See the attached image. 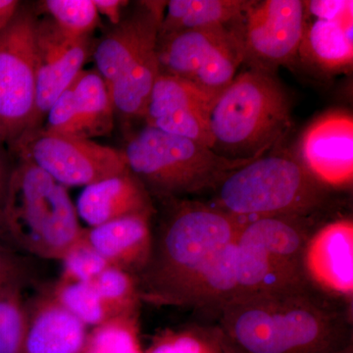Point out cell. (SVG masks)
Returning a JSON list of instances; mask_svg holds the SVG:
<instances>
[{
    "label": "cell",
    "instance_id": "obj_4",
    "mask_svg": "<svg viewBox=\"0 0 353 353\" xmlns=\"http://www.w3.org/2000/svg\"><path fill=\"white\" fill-rule=\"evenodd\" d=\"M2 209L8 241L39 259L61 260L85 230L67 188L21 158Z\"/></svg>",
    "mask_w": 353,
    "mask_h": 353
},
{
    "label": "cell",
    "instance_id": "obj_32",
    "mask_svg": "<svg viewBox=\"0 0 353 353\" xmlns=\"http://www.w3.org/2000/svg\"><path fill=\"white\" fill-rule=\"evenodd\" d=\"M46 117L48 123L43 129L46 131L62 136L78 137L73 83L53 102Z\"/></svg>",
    "mask_w": 353,
    "mask_h": 353
},
{
    "label": "cell",
    "instance_id": "obj_26",
    "mask_svg": "<svg viewBox=\"0 0 353 353\" xmlns=\"http://www.w3.org/2000/svg\"><path fill=\"white\" fill-rule=\"evenodd\" d=\"M50 289L58 303L88 328L113 319L92 282L59 279Z\"/></svg>",
    "mask_w": 353,
    "mask_h": 353
},
{
    "label": "cell",
    "instance_id": "obj_30",
    "mask_svg": "<svg viewBox=\"0 0 353 353\" xmlns=\"http://www.w3.org/2000/svg\"><path fill=\"white\" fill-rule=\"evenodd\" d=\"M41 6L50 19L72 38H88L99 22L92 0H46Z\"/></svg>",
    "mask_w": 353,
    "mask_h": 353
},
{
    "label": "cell",
    "instance_id": "obj_19",
    "mask_svg": "<svg viewBox=\"0 0 353 353\" xmlns=\"http://www.w3.org/2000/svg\"><path fill=\"white\" fill-rule=\"evenodd\" d=\"M152 217L145 214L126 216L85 229L83 236L110 266L136 278L152 254Z\"/></svg>",
    "mask_w": 353,
    "mask_h": 353
},
{
    "label": "cell",
    "instance_id": "obj_9",
    "mask_svg": "<svg viewBox=\"0 0 353 353\" xmlns=\"http://www.w3.org/2000/svg\"><path fill=\"white\" fill-rule=\"evenodd\" d=\"M160 73L196 83L218 95L243 63L240 41L228 26H211L158 39Z\"/></svg>",
    "mask_w": 353,
    "mask_h": 353
},
{
    "label": "cell",
    "instance_id": "obj_39",
    "mask_svg": "<svg viewBox=\"0 0 353 353\" xmlns=\"http://www.w3.org/2000/svg\"><path fill=\"white\" fill-rule=\"evenodd\" d=\"M334 353H353V347H350L345 348V350H340V352H336Z\"/></svg>",
    "mask_w": 353,
    "mask_h": 353
},
{
    "label": "cell",
    "instance_id": "obj_3",
    "mask_svg": "<svg viewBox=\"0 0 353 353\" xmlns=\"http://www.w3.org/2000/svg\"><path fill=\"white\" fill-rule=\"evenodd\" d=\"M290 123V101L276 74L248 69L216 97L209 127L213 148L229 159L263 157Z\"/></svg>",
    "mask_w": 353,
    "mask_h": 353
},
{
    "label": "cell",
    "instance_id": "obj_16",
    "mask_svg": "<svg viewBox=\"0 0 353 353\" xmlns=\"http://www.w3.org/2000/svg\"><path fill=\"white\" fill-rule=\"evenodd\" d=\"M304 270L314 289L352 306V218L331 221L313 231L304 252Z\"/></svg>",
    "mask_w": 353,
    "mask_h": 353
},
{
    "label": "cell",
    "instance_id": "obj_20",
    "mask_svg": "<svg viewBox=\"0 0 353 353\" xmlns=\"http://www.w3.org/2000/svg\"><path fill=\"white\" fill-rule=\"evenodd\" d=\"M76 209L90 228L126 216H153L154 212L150 192L130 171L85 187Z\"/></svg>",
    "mask_w": 353,
    "mask_h": 353
},
{
    "label": "cell",
    "instance_id": "obj_12",
    "mask_svg": "<svg viewBox=\"0 0 353 353\" xmlns=\"http://www.w3.org/2000/svg\"><path fill=\"white\" fill-rule=\"evenodd\" d=\"M305 20L299 57L326 74L348 72L353 65V1H304Z\"/></svg>",
    "mask_w": 353,
    "mask_h": 353
},
{
    "label": "cell",
    "instance_id": "obj_14",
    "mask_svg": "<svg viewBox=\"0 0 353 353\" xmlns=\"http://www.w3.org/2000/svg\"><path fill=\"white\" fill-rule=\"evenodd\" d=\"M296 157L330 190L347 189L353 181V118L331 111L313 121L301 134Z\"/></svg>",
    "mask_w": 353,
    "mask_h": 353
},
{
    "label": "cell",
    "instance_id": "obj_7",
    "mask_svg": "<svg viewBox=\"0 0 353 353\" xmlns=\"http://www.w3.org/2000/svg\"><path fill=\"white\" fill-rule=\"evenodd\" d=\"M313 231L311 217L246 220L236 241L238 285L234 299L310 287L304 252Z\"/></svg>",
    "mask_w": 353,
    "mask_h": 353
},
{
    "label": "cell",
    "instance_id": "obj_22",
    "mask_svg": "<svg viewBox=\"0 0 353 353\" xmlns=\"http://www.w3.org/2000/svg\"><path fill=\"white\" fill-rule=\"evenodd\" d=\"M250 0H171L167 2L158 39L211 26L234 24Z\"/></svg>",
    "mask_w": 353,
    "mask_h": 353
},
{
    "label": "cell",
    "instance_id": "obj_35",
    "mask_svg": "<svg viewBox=\"0 0 353 353\" xmlns=\"http://www.w3.org/2000/svg\"><path fill=\"white\" fill-rule=\"evenodd\" d=\"M21 4L16 0H0V30L9 24Z\"/></svg>",
    "mask_w": 353,
    "mask_h": 353
},
{
    "label": "cell",
    "instance_id": "obj_11",
    "mask_svg": "<svg viewBox=\"0 0 353 353\" xmlns=\"http://www.w3.org/2000/svg\"><path fill=\"white\" fill-rule=\"evenodd\" d=\"M305 7L301 0H252L232 30L240 41L243 63L276 74L299 57Z\"/></svg>",
    "mask_w": 353,
    "mask_h": 353
},
{
    "label": "cell",
    "instance_id": "obj_8",
    "mask_svg": "<svg viewBox=\"0 0 353 353\" xmlns=\"http://www.w3.org/2000/svg\"><path fill=\"white\" fill-rule=\"evenodd\" d=\"M37 19L20 6L0 30V145L29 132L36 108Z\"/></svg>",
    "mask_w": 353,
    "mask_h": 353
},
{
    "label": "cell",
    "instance_id": "obj_27",
    "mask_svg": "<svg viewBox=\"0 0 353 353\" xmlns=\"http://www.w3.org/2000/svg\"><path fill=\"white\" fill-rule=\"evenodd\" d=\"M111 317L139 315L141 297L138 283L132 274L108 266L92 281Z\"/></svg>",
    "mask_w": 353,
    "mask_h": 353
},
{
    "label": "cell",
    "instance_id": "obj_21",
    "mask_svg": "<svg viewBox=\"0 0 353 353\" xmlns=\"http://www.w3.org/2000/svg\"><path fill=\"white\" fill-rule=\"evenodd\" d=\"M236 241L225 246L190 279L174 296L169 306L212 311L218 314L236 294Z\"/></svg>",
    "mask_w": 353,
    "mask_h": 353
},
{
    "label": "cell",
    "instance_id": "obj_33",
    "mask_svg": "<svg viewBox=\"0 0 353 353\" xmlns=\"http://www.w3.org/2000/svg\"><path fill=\"white\" fill-rule=\"evenodd\" d=\"M26 271L25 265L0 243V290L13 277Z\"/></svg>",
    "mask_w": 353,
    "mask_h": 353
},
{
    "label": "cell",
    "instance_id": "obj_18",
    "mask_svg": "<svg viewBox=\"0 0 353 353\" xmlns=\"http://www.w3.org/2000/svg\"><path fill=\"white\" fill-rule=\"evenodd\" d=\"M88 334V327L58 303L48 289L28 303L22 353H82Z\"/></svg>",
    "mask_w": 353,
    "mask_h": 353
},
{
    "label": "cell",
    "instance_id": "obj_10",
    "mask_svg": "<svg viewBox=\"0 0 353 353\" xmlns=\"http://www.w3.org/2000/svg\"><path fill=\"white\" fill-rule=\"evenodd\" d=\"M26 159L64 187H87L129 172L124 153L92 139L39 129L26 132L12 145Z\"/></svg>",
    "mask_w": 353,
    "mask_h": 353
},
{
    "label": "cell",
    "instance_id": "obj_24",
    "mask_svg": "<svg viewBox=\"0 0 353 353\" xmlns=\"http://www.w3.org/2000/svg\"><path fill=\"white\" fill-rule=\"evenodd\" d=\"M159 74L157 48L130 67L109 87L115 113L126 121L145 118L153 85Z\"/></svg>",
    "mask_w": 353,
    "mask_h": 353
},
{
    "label": "cell",
    "instance_id": "obj_28",
    "mask_svg": "<svg viewBox=\"0 0 353 353\" xmlns=\"http://www.w3.org/2000/svg\"><path fill=\"white\" fill-rule=\"evenodd\" d=\"M82 353H143L139 336V315L123 316L88 332Z\"/></svg>",
    "mask_w": 353,
    "mask_h": 353
},
{
    "label": "cell",
    "instance_id": "obj_6",
    "mask_svg": "<svg viewBox=\"0 0 353 353\" xmlns=\"http://www.w3.org/2000/svg\"><path fill=\"white\" fill-rule=\"evenodd\" d=\"M123 153L128 169L148 192L165 197L216 190L232 172L256 159H229L148 125L128 141Z\"/></svg>",
    "mask_w": 353,
    "mask_h": 353
},
{
    "label": "cell",
    "instance_id": "obj_23",
    "mask_svg": "<svg viewBox=\"0 0 353 353\" xmlns=\"http://www.w3.org/2000/svg\"><path fill=\"white\" fill-rule=\"evenodd\" d=\"M73 90L79 138L110 134L115 111L108 85L97 70H83L73 83Z\"/></svg>",
    "mask_w": 353,
    "mask_h": 353
},
{
    "label": "cell",
    "instance_id": "obj_31",
    "mask_svg": "<svg viewBox=\"0 0 353 353\" xmlns=\"http://www.w3.org/2000/svg\"><path fill=\"white\" fill-rule=\"evenodd\" d=\"M61 261L63 265L60 279L75 282H92L102 271L110 266L83 234L70 248Z\"/></svg>",
    "mask_w": 353,
    "mask_h": 353
},
{
    "label": "cell",
    "instance_id": "obj_37",
    "mask_svg": "<svg viewBox=\"0 0 353 353\" xmlns=\"http://www.w3.org/2000/svg\"><path fill=\"white\" fill-rule=\"evenodd\" d=\"M220 341L221 347H222L223 353H246L239 347L236 343H233L229 338L221 331Z\"/></svg>",
    "mask_w": 353,
    "mask_h": 353
},
{
    "label": "cell",
    "instance_id": "obj_5",
    "mask_svg": "<svg viewBox=\"0 0 353 353\" xmlns=\"http://www.w3.org/2000/svg\"><path fill=\"white\" fill-rule=\"evenodd\" d=\"M216 208L243 220L272 216L311 217L326 205L330 189L296 157L263 155L232 172L220 183Z\"/></svg>",
    "mask_w": 353,
    "mask_h": 353
},
{
    "label": "cell",
    "instance_id": "obj_2",
    "mask_svg": "<svg viewBox=\"0 0 353 353\" xmlns=\"http://www.w3.org/2000/svg\"><path fill=\"white\" fill-rule=\"evenodd\" d=\"M245 221L199 202L176 206L153 234L150 260L136 277L141 301L169 306L190 279L236 240Z\"/></svg>",
    "mask_w": 353,
    "mask_h": 353
},
{
    "label": "cell",
    "instance_id": "obj_15",
    "mask_svg": "<svg viewBox=\"0 0 353 353\" xmlns=\"http://www.w3.org/2000/svg\"><path fill=\"white\" fill-rule=\"evenodd\" d=\"M36 41V108L29 132L39 129L53 102L83 71L90 53L88 38L67 36L50 18L38 20Z\"/></svg>",
    "mask_w": 353,
    "mask_h": 353
},
{
    "label": "cell",
    "instance_id": "obj_34",
    "mask_svg": "<svg viewBox=\"0 0 353 353\" xmlns=\"http://www.w3.org/2000/svg\"><path fill=\"white\" fill-rule=\"evenodd\" d=\"M97 12L106 18L114 26L119 24L122 20V10L129 2L124 0H92Z\"/></svg>",
    "mask_w": 353,
    "mask_h": 353
},
{
    "label": "cell",
    "instance_id": "obj_29",
    "mask_svg": "<svg viewBox=\"0 0 353 353\" xmlns=\"http://www.w3.org/2000/svg\"><path fill=\"white\" fill-rule=\"evenodd\" d=\"M217 326L166 330L153 339L146 353H223Z\"/></svg>",
    "mask_w": 353,
    "mask_h": 353
},
{
    "label": "cell",
    "instance_id": "obj_38",
    "mask_svg": "<svg viewBox=\"0 0 353 353\" xmlns=\"http://www.w3.org/2000/svg\"><path fill=\"white\" fill-rule=\"evenodd\" d=\"M0 241H8L6 221H4L3 209H2L1 205H0Z\"/></svg>",
    "mask_w": 353,
    "mask_h": 353
},
{
    "label": "cell",
    "instance_id": "obj_36",
    "mask_svg": "<svg viewBox=\"0 0 353 353\" xmlns=\"http://www.w3.org/2000/svg\"><path fill=\"white\" fill-rule=\"evenodd\" d=\"M11 170L12 169L9 168L6 154L2 150V146L0 145V205L1 208L6 199L7 185H8Z\"/></svg>",
    "mask_w": 353,
    "mask_h": 353
},
{
    "label": "cell",
    "instance_id": "obj_13",
    "mask_svg": "<svg viewBox=\"0 0 353 353\" xmlns=\"http://www.w3.org/2000/svg\"><path fill=\"white\" fill-rule=\"evenodd\" d=\"M216 97L190 81L160 73L146 108V125L212 150L209 117Z\"/></svg>",
    "mask_w": 353,
    "mask_h": 353
},
{
    "label": "cell",
    "instance_id": "obj_1",
    "mask_svg": "<svg viewBox=\"0 0 353 353\" xmlns=\"http://www.w3.org/2000/svg\"><path fill=\"white\" fill-rule=\"evenodd\" d=\"M218 328L246 353H334L352 347V306L312 285L236 297Z\"/></svg>",
    "mask_w": 353,
    "mask_h": 353
},
{
    "label": "cell",
    "instance_id": "obj_17",
    "mask_svg": "<svg viewBox=\"0 0 353 353\" xmlns=\"http://www.w3.org/2000/svg\"><path fill=\"white\" fill-rule=\"evenodd\" d=\"M167 1H141L121 20L94 51L97 71L108 87L130 67L157 48L158 34Z\"/></svg>",
    "mask_w": 353,
    "mask_h": 353
},
{
    "label": "cell",
    "instance_id": "obj_25",
    "mask_svg": "<svg viewBox=\"0 0 353 353\" xmlns=\"http://www.w3.org/2000/svg\"><path fill=\"white\" fill-rule=\"evenodd\" d=\"M26 272L0 290V353L23 352L28 327V303L23 292Z\"/></svg>",
    "mask_w": 353,
    "mask_h": 353
}]
</instances>
